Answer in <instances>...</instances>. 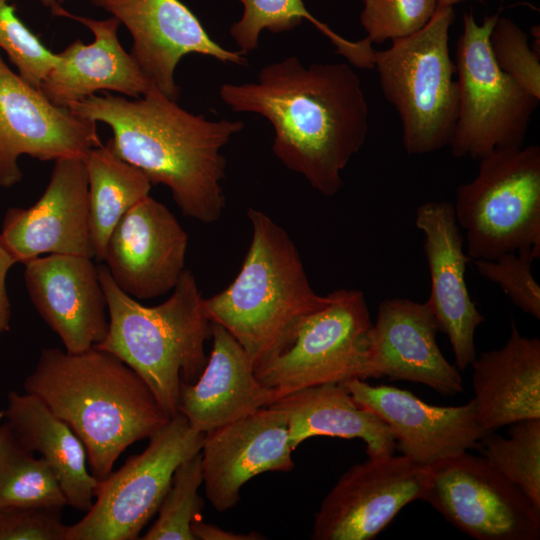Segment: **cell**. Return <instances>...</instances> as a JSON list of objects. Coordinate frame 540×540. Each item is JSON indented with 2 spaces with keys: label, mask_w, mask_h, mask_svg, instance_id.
Returning a JSON list of instances; mask_svg holds the SVG:
<instances>
[{
  "label": "cell",
  "mask_w": 540,
  "mask_h": 540,
  "mask_svg": "<svg viewBox=\"0 0 540 540\" xmlns=\"http://www.w3.org/2000/svg\"><path fill=\"white\" fill-rule=\"evenodd\" d=\"M10 0H0V49L18 70V75L39 88L58 62L57 53L48 50L17 17Z\"/></svg>",
  "instance_id": "32"
},
{
  "label": "cell",
  "mask_w": 540,
  "mask_h": 540,
  "mask_svg": "<svg viewBox=\"0 0 540 540\" xmlns=\"http://www.w3.org/2000/svg\"><path fill=\"white\" fill-rule=\"evenodd\" d=\"M3 410H0V422L3 420Z\"/></svg>",
  "instance_id": "41"
},
{
  "label": "cell",
  "mask_w": 540,
  "mask_h": 540,
  "mask_svg": "<svg viewBox=\"0 0 540 540\" xmlns=\"http://www.w3.org/2000/svg\"><path fill=\"white\" fill-rule=\"evenodd\" d=\"M497 66L525 90L540 99L539 49L528 44V34L507 17H498L489 35Z\"/></svg>",
  "instance_id": "34"
},
{
  "label": "cell",
  "mask_w": 540,
  "mask_h": 540,
  "mask_svg": "<svg viewBox=\"0 0 540 540\" xmlns=\"http://www.w3.org/2000/svg\"><path fill=\"white\" fill-rule=\"evenodd\" d=\"M415 225L422 232L430 274L426 301L441 332L450 341L456 367L465 370L476 358L475 331L485 317L476 308L465 273L471 259L456 220L453 203L429 201L416 210Z\"/></svg>",
  "instance_id": "19"
},
{
  "label": "cell",
  "mask_w": 540,
  "mask_h": 540,
  "mask_svg": "<svg viewBox=\"0 0 540 540\" xmlns=\"http://www.w3.org/2000/svg\"><path fill=\"white\" fill-rule=\"evenodd\" d=\"M195 540H262L266 539L262 534L251 531L249 533H235L225 530L217 525L203 522L199 518L191 524Z\"/></svg>",
  "instance_id": "38"
},
{
  "label": "cell",
  "mask_w": 540,
  "mask_h": 540,
  "mask_svg": "<svg viewBox=\"0 0 540 540\" xmlns=\"http://www.w3.org/2000/svg\"><path fill=\"white\" fill-rule=\"evenodd\" d=\"M98 270L107 301L108 330L94 347L132 368L174 416L181 383H194L208 358L204 344L211 338V322L195 276L185 269L164 302L145 306L116 285L105 265Z\"/></svg>",
  "instance_id": "5"
},
{
  "label": "cell",
  "mask_w": 540,
  "mask_h": 540,
  "mask_svg": "<svg viewBox=\"0 0 540 540\" xmlns=\"http://www.w3.org/2000/svg\"><path fill=\"white\" fill-rule=\"evenodd\" d=\"M327 295V303L301 321L287 345L254 368L278 399L310 386L367 379L373 322L365 296L357 289Z\"/></svg>",
  "instance_id": "9"
},
{
  "label": "cell",
  "mask_w": 540,
  "mask_h": 540,
  "mask_svg": "<svg viewBox=\"0 0 540 540\" xmlns=\"http://www.w3.org/2000/svg\"><path fill=\"white\" fill-rule=\"evenodd\" d=\"M454 213L472 260L530 251L540 257V147L495 149L456 190Z\"/></svg>",
  "instance_id": "7"
},
{
  "label": "cell",
  "mask_w": 540,
  "mask_h": 540,
  "mask_svg": "<svg viewBox=\"0 0 540 540\" xmlns=\"http://www.w3.org/2000/svg\"><path fill=\"white\" fill-rule=\"evenodd\" d=\"M212 349L192 384L181 383L178 413L206 433L269 406L278 397L256 377L250 357L221 325L211 322Z\"/></svg>",
  "instance_id": "23"
},
{
  "label": "cell",
  "mask_w": 540,
  "mask_h": 540,
  "mask_svg": "<svg viewBox=\"0 0 540 540\" xmlns=\"http://www.w3.org/2000/svg\"><path fill=\"white\" fill-rule=\"evenodd\" d=\"M510 330L504 346L471 363L473 400L485 432L540 418V340L523 336L513 320Z\"/></svg>",
  "instance_id": "24"
},
{
  "label": "cell",
  "mask_w": 540,
  "mask_h": 540,
  "mask_svg": "<svg viewBox=\"0 0 540 540\" xmlns=\"http://www.w3.org/2000/svg\"><path fill=\"white\" fill-rule=\"evenodd\" d=\"M205 433L180 413L149 438L140 454L98 481L95 501L64 540H135L158 512L176 468L201 451Z\"/></svg>",
  "instance_id": "10"
},
{
  "label": "cell",
  "mask_w": 540,
  "mask_h": 540,
  "mask_svg": "<svg viewBox=\"0 0 540 540\" xmlns=\"http://www.w3.org/2000/svg\"><path fill=\"white\" fill-rule=\"evenodd\" d=\"M96 123L54 105L13 72L0 54V186L21 181L18 160L23 155L41 161L84 159L102 145Z\"/></svg>",
  "instance_id": "13"
},
{
  "label": "cell",
  "mask_w": 540,
  "mask_h": 540,
  "mask_svg": "<svg viewBox=\"0 0 540 540\" xmlns=\"http://www.w3.org/2000/svg\"><path fill=\"white\" fill-rule=\"evenodd\" d=\"M360 23L372 44L404 38L422 29L432 18L436 0H363Z\"/></svg>",
  "instance_id": "33"
},
{
  "label": "cell",
  "mask_w": 540,
  "mask_h": 540,
  "mask_svg": "<svg viewBox=\"0 0 540 540\" xmlns=\"http://www.w3.org/2000/svg\"><path fill=\"white\" fill-rule=\"evenodd\" d=\"M62 508L0 506V540H64Z\"/></svg>",
  "instance_id": "36"
},
{
  "label": "cell",
  "mask_w": 540,
  "mask_h": 540,
  "mask_svg": "<svg viewBox=\"0 0 540 540\" xmlns=\"http://www.w3.org/2000/svg\"><path fill=\"white\" fill-rule=\"evenodd\" d=\"M56 15L85 25L93 33L94 41L84 44L78 39L57 53L56 66L39 87L54 105L68 108L100 91L118 92L132 98L148 91L152 83L119 41L117 31L121 23L117 18L97 20L77 16L63 7Z\"/></svg>",
  "instance_id": "22"
},
{
  "label": "cell",
  "mask_w": 540,
  "mask_h": 540,
  "mask_svg": "<svg viewBox=\"0 0 540 540\" xmlns=\"http://www.w3.org/2000/svg\"><path fill=\"white\" fill-rule=\"evenodd\" d=\"M428 466L407 456L368 457L349 468L315 514L313 540H370L421 499Z\"/></svg>",
  "instance_id": "12"
},
{
  "label": "cell",
  "mask_w": 540,
  "mask_h": 540,
  "mask_svg": "<svg viewBox=\"0 0 540 540\" xmlns=\"http://www.w3.org/2000/svg\"><path fill=\"white\" fill-rule=\"evenodd\" d=\"M272 405L285 415L293 450L314 436L359 438L366 445L368 457L389 456L396 449L387 425L359 405L344 382L306 387L279 398Z\"/></svg>",
  "instance_id": "26"
},
{
  "label": "cell",
  "mask_w": 540,
  "mask_h": 540,
  "mask_svg": "<svg viewBox=\"0 0 540 540\" xmlns=\"http://www.w3.org/2000/svg\"><path fill=\"white\" fill-rule=\"evenodd\" d=\"M219 95L235 112L266 118L278 160L326 197L341 189V173L368 135V103L347 63L306 66L290 56L263 67L257 82L223 84Z\"/></svg>",
  "instance_id": "1"
},
{
  "label": "cell",
  "mask_w": 540,
  "mask_h": 540,
  "mask_svg": "<svg viewBox=\"0 0 540 540\" xmlns=\"http://www.w3.org/2000/svg\"><path fill=\"white\" fill-rule=\"evenodd\" d=\"M243 14L229 29L231 37L242 54L258 47L263 30L281 33L298 27L305 19L311 22L336 48V53L345 57L353 66L361 69L373 68L374 50L372 43L363 38L350 41L334 32L329 26L316 19L305 7L303 0H239Z\"/></svg>",
  "instance_id": "28"
},
{
  "label": "cell",
  "mask_w": 540,
  "mask_h": 540,
  "mask_svg": "<svg viewBox=\"0 0 540 540\" xmlns=\"http://www.w3.org/2000/svg\"><path fill=\"white\" fill-rule=\"evenodd\" d=\"M84 161L93 258L103 262L113 229L126 212L149 196L152 183L140 169L116 155L108 143L92 148Z\"/></svg>",
  "instance_id": "27"
},
{
  "label": "cell",
  "mask_w": 540,
  "mask_h": 540,
  "mask_svg": "<svg viewBox=\"0 0 540 540\" xmlns=\"http://www.w3.org/2000/svg\"><path fill=\"white\" fill-rule=\"evenodd\" d=\"M439 5H445V6H454L455 4H458L465 0H436ZM474 1H482V0H474Z\"/></svg>",
  "instance_id": "40"
},
{
  "label": "cell",
  "mask_w": 540,
  "mask_h": 540,
  "mask_svg": "<svg viewBox=\"0 0 540 540\" xmlns=\"http://www.w3.org/2000/svg\"><path fill=\"white\" fill-rule=\"evenodd\" d=\"M23 388L76 433L97 480L112 472L127 447L149 439L171 418L132 368L96 347L43 349Z\"/></svg>",
  "instance_id": "3"
},
{
  "label": "cell",
  "mask_w": 540,
  "mask_h": 540,
  "mask_svg": "<svg viewBox=\"0 0 540 540\" xmlns=\"http://www.w3.org/2000/svg\"><path fill=\"white\" fill-rule=\"evenodd\" d=\"M293 451L285 415L272 404L206 432L200 452L208 501L218 512L233 508L251 478L290 472Z\"/></svg>",
  "instance_id": "18"
},
{
  "label": "cell",
  "mask_w": 540,
  "mask_h": 540,
  "mask_svg": "<svg viewBox=\"0 0 540 540\" xmlns=\"http://www.w3.org/2000/svg\"><path fill=\"white\" fill-rule=\"evenodd\" d=\"M0 237L16 263L49 254L93 258L84 159L54 161L43 194L27 208L8 209Z\"/></svg>",
  "instance_id": "14"
},
{
  "label": "cell",
  "mask_w": 540,
  "mask_h": 540,
  "mask_svg": "<svg viewBox=\"0 0 540 540\" xmlns=\"http://www.w3.org/2000/svg\"><path fill=\"white\" fill-rule=\"evenodd\" d=\"M479 445L490 465L540 511V418L512 424L508 438L487 432Z\"/></svg>",
  "instance_id": "30"
},
{
  "label": "cell",
  "mask_w": 540,
  "mask_h": 540,
  "mask_svg": "<svg viewBox=\"0 0 540 540\" xmlns=\"http://www.w3.org/2000/svg\"><path fill=\"white\" fill-rule=\"evenodd\" d=\"M421 499L477 540L540 538V511L483 456L468 451L428 466Z\"/></svg>",
  "instance_id": "11"
},
{
  "label": "cell",
  "mask_w": 540,
  "mask_h": 540,
  "mask_svg": "<svg viewBox=\"0 0 540 540\" xmlns=\"http://www.w3.org/2000/svg\"><path fill=\"white\" fill-rule=\"evenodd\" d=\"M117 18L131 34L130 54L149 81L167 97L177 100L175 81L179 61L187 54H202L240 66L247 59L215 42L199 19L180 0H91Z\"/></svg>",
  "instance_id": "16"
},
{
  "label": "cell",
  "mask_w": 540,
  "mask_h": 540,
  "mask_svg": "<svg viewBox=\"0 0 540 540\" xmlns=\"http://www.w3.org/2000/svg\"><path fill=\"white\" fill-rule=\"evenodd\" d=\"M188 235L174 214L147 196L120 219L103 262L116 285L136 300L172 291L185 270Z\"/></svg>",
  "instance_id": "15"
},
{
  "label": "cell",
  "mask_w": 540,
  "mask_h": 540,
  "mask_svg": "<svg viewBox=\"0 0 540 540\" xmlns=\"http://www.w3.org/2000/svg\"><path fill=\"white\" fill-rule=\"evenodd\" d=\"M438 331L427 302L383 300L371 329L367 379L419 383L443 396L462 393L461 374L442 354Z\"/></svg>",
  "instance_id": "21"
},
{
  "label": "cell",
  "mask_w": 540,
  "mask_h": 540,
  "mask_svg": "<svg viewBox=\"0 0 540 540\" xmlns=\"http://www.w3.org/2000/svg\"><path fill=\"white\" fill-rule=\"evenodd\" d=\"M499 13L482 24L473 11L463 15L456 46L459 89L458 114L449 144L455 158L479 160L495 149L523 146L540 99L533 96L495 63L489 35Z\"/></svg>",
  "instance_id": "8"
},
{
  "label": "cell",
  "mask_w": 540,
  "mask_h": 540,
  "mask_svg": "<svg viewBox=\"0 0 540 540\" xmlns=\"http://www.w3.org/2000/svg\"><path fill=\"white\" fill-rule=\"evenodd\" d=\"M453 21V7L438 4L422 29L392 40L385 50H374L373 68L384 97L399 116L409 155L441 150L453 135L459 102L449 51Z\"/></svg>",
  "instance_id": "6"
},
{
  "label": "cell",
  "mask_w": 540,
  "mask_h": 540,
  "mask_svg": "<svg viewBox=\"0 0 540 540\" xmlns=\"http://www.w3.org/2000/svg\"><path fill=\"white\" fill-rule=\"evenodd\" d=\"M68 109L108 125L112 151L140 169L152 185H165L183 215L206 224L219 220L226 202L221 151L244 129L242 121L190 113L154 84L132 100L103 92Z\"/></svg>",
  "instance_id": "2"
},
{
  "label": "cell",
  "mask_w": 540,
  "mask_h": 540,
  "mask_svg": "<svg viewBox=\"0 0 540 540\" xmlns=\"http://www.w3.org/2000/svg\"><path fill=\"white\" fill-rule=\"evenodd\" d=\"M252 236L242 267L221 292L203 298L212 323L223 326L243 347L254 368L290 341L301 321L322 308L297 247L265 212L249 208Z\"/></svg>",
  "instance_id": "4"
},
{
  "label": "cell",
  "mask_w": 540,
  "mask_h": 540,
  "mask_svg": "<svg viewBox=\"0 0 540 540\" xmlns=\"http://www.w3.org/2000/svg\"><path fill=\"white\" fill-rule=\"evenodd\" d=\"M344 384L359 405L387 425L402 455L420 465L475 448L487 433L473 399L458 406H436L394 386H373L358 378Z\"/></svg>",
  "instance_id": "17"
},
{
  "label": "cell",
  "mask_w": 540,
  "mask_h": 540,
  "mask_svg": "<svg viewBox=\"0 0 540 540\" xmlns=\"http://www.w3.org/2000/svg\"><path fill=\"white\" fill-rule=\"evenodd\" d=\"M66 499L41 457L27 449L9 424L0 422V506L63 508Z\"/></svg>",
  "instance_id": "29"
},
{
  "label": "cell",
  "mask_w": 540,
  "mask_h": 540,
  "mask_svg": "<svg viewBox=\"0 0 540 540\" xmlns=\"http://www.w3.org/2000/svg\"><path fill=\"white\" fill-rule=\"evenodd\" d=\"M40 1L44 6L49 7L51 9L52 14L55 15L56 12L62 7L61 2H63L64 0H40Z\"/></svg>",
  "instance_id": "39"
},
{
  "label": "cell",
  "mask_w": 540,
  "mask_h": 540,
  "mask_svg": "<svg viewBox=\"0 0 540 540\" xmlns=\"http://www.w3.org/2000/svg\"><path fill=\"white\" fill-rule=\"evenodd\" d=\"M203 483L202 456L196 453L175 470L158 518L141 537L143 540H195L191 524L204 505L198 490Z\"/></svg>",
  "instance_id": "31"
},
{
  "label": "cell",
  "mask_w": 540,
  "mask_h": 540,
  "mask_svg": "<svg viewBox=\"0 0 540 540\" xmlns=\"http://www.w3.org/2000/svg\"><path fill=\"white\" fill-rule=\"evenodd\" d=\"M25 265L30 300L67 352H84L106 336V296L93 258L49 254Z\"/></svg>",
  "instance_id": "20"
},
{
  "label": "cell",
  "mask_w": 540,
  "mask_h": 540,
  "mask_svg": "<svg viewBox=\"0 0 540 540\" xmlns=\"http://www.w3.org/2000/svg\"><path fill=\"white\" fill-rule=\"evenodd\" d=\"M16 261L5 247L0 237V335L9 331L11 322V304L6 288V279Z\"/></svg>",
  "instance_id": "37"
},
{
  "label": "cell",
  "mask_w": 540,
  "mask_h": 540,
  "mask_svg": "<svg viewBox=\"0 0 540 540\" xmlns=\"http://www.w3.org/2000/svg\"><path fill=\"white\" fill-rule=\"evenodd\" d=\"M3 416L21 443L51 468L67 505L89 511L99 480L90 472L85 446L71 427L28 392L10 391Z\"/></svg>",
  "instance_id": "25"
},
{
  "label": "cell",
  "mask_w": 540,
  "mask_h": 540,
  "mask_svg": "<svg viewBox=\"0 0 540 540\" xmlns=\"http://www.w3.org/2000/svg\"><path fill=\"white\" fill-rule=\"evenodd\" d=\"M536 260L530 251L510 252L495 259H476L478 273L497 284L511 302L523 312L540 319V286L532 275Z\"/></svg>",
  "instance_id": "35"
}]
</instances>
